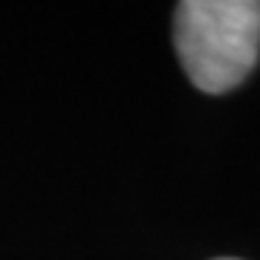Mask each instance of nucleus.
Instances as JSON below:
<instances>
[{"label":"nucleus","instance_id":"1","mask_svg":"<svg viewBox=\"0 0 260 260\" xmlns=\"http://www.w3.org/2000/svg\"><path fill=\"white\" fill-rule=\"evenodd\" d=\"M174 44L185 75L203 93H229L260 55L257 0H185L174 15Z\"/></svg>","mask_w":260,"mask_h":260}]
</instances>
